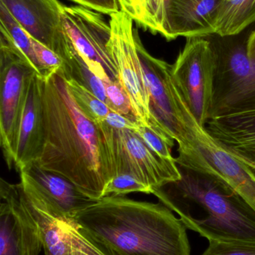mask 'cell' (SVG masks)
I'll use <instances>...</instances> for the list:
<instances>
[{
	"label": "cell",
	"mask_w": 255,
	"mask_h": 255,
	"mask_svg": "<svg viewBox=\"0 0 255 255\" xmlns=\"http://www.w3.org/2000/svg\"><path fill=\"white\" fill-rule=\"evenodd\" d=\"M202 255H255V243L211 242Z\"/></svg>",
	"instance_id": "4316f807"
},
{
	"label": "cell",
	"mask_w": 255,
	"mask_h": 255,
	"mask_svg": "<svg viewBox=\"0 0 255 255\" xmlns=\"http://www.w3.org/2000/svg\"><path fill=\"white\" fill-rule=\"evenodd\" d=\"M169 0H118L120 10L153 34L166 36V9Z\"/></svg>",
	"instance_id": "ffe728a7"
},
{
	"label": "cell",
	"mask_w": 255,
	"mask_h": 255,
	"mask_svg": "<svg viewBox=\"0 0 255 255\" xmlns=\"http://www.w3.org/2000/svg\"><path fill=\"white\" fill-rule=\"evenodd\" d=\"M187 145L178 148V166L218 177L236 190L255 211V178L196 121Z\"/></svg>",
	"instance_id": "9c48e42d"
},
{
	"label": "cell",
	"mask_w": 255,
	"mask_h": 255,
	"mask_svg": "<svg viewBox=\"0 0 255 255\" xmlns=\"http://www.w3.org/2000/svg\"><path fill=\"white\" fill-rule=\"evenodd\" d=\"M178 167L181 179L154 195L187 229L210 243H255V211L236 190L211 174Z\"/></svg>",
	"instance_id": "3957f363"
},
{
	"label": "cell",
	"mask_w": 255,
	"mask_h": 255,
	"mask_svg": "<svg viewBox=\"0 0 255 255\" xmlns=\"http://www.w3.org/2000/svg\"><path fill=\"white\" fill-rule=\"evenodd\" d=\"M41 79L44 142L37 163L100 200L113 178L101 130L78 109L59 70Z\"/></svg>",
	"instance_id": "6da1fadb"
},
{
	"label": "cell",
	"mask_w": 255,
	"mask_h": 255,
	"mask_svg": "<svg viewBox=\"0 0 255 255\" xmlns=\"http://www.w3.org/2000/svg\"><path fill=\"white\" fill-rule=\"evenodd\" d=\"M248 36L208 37L217 58L211 119L255 112V61L247 55Z\"/></svg>",
	"instance_id": "277c9868"
},
{
	"label": "cell",
	"mask_w": 255,
	"mask_h": 255,
	"mask_svg": "<svg viewBox=\"0 0 255 255\" xmlns=\"http://www.w3.org/2000/svg\"><path fill=\"white\" fill-rule=\"evenodd\" d=\"M37 74L7 37L0 35V142L9 168L14 165L19 124L30 79Z\"/></svg>",
	"instance_id": "52a82bcc"
},
{
	"label": "cell",
	"mask_w": 255,
	"mask_h": 255,
	"mask_svg": "<svg viewBox=\"0 0 255 255\" xmlns=\"http://www.w3.org/2000/svg\"><path fill=\"white\" fill-rule=\"evenodd\" d=\"M103 122H104L106 125L115 128L130 129V130H136L139 124V123L133 122L125 117L112 111L109 112V115Z\"/></svg>",
	"instance_id": "f1b7e54d"
},
{
	"label": "cell",
	"mask_w": 255,
	"mask_h": 255,
	"mask_svg": "<svg viewBox=\"0 0 255 255\" xmlns=\"http://www.w3.org/2000/svg\"><path fill=\"white\" fill-rule=\"evenodd\" d=\"M153 194L154 190L130 174H121L112 178L106 185L104 196H122L131 193ZM103 196V197H104Z\"/></svg>",
	"instance_id": "484cf974"
},
{
	"label": "cell",
	"mask_w": 255,
	"mask_h": 255,
	"mask_svg": "<svg viewBox=\"0 0 255 255\" xmlns=\"http://www.w3.org/2000/svg\"><path fill=\"white\" fill-rule=\"evenodd\" d=\"M255 22V0H223L217 22L215 34L238 35Z\"/></svg>",
	"instance_id": "44dd1931"
},
{
	"label": "cell",
	"mask_w": 255,
	"mask_h": 255,
	"mask_svg": "<svg viewBox=\"0 0 255 255\" xmlns=\"http://www.w3.org/2000/svg\"><path fill=\"white\" fill-rule=\"evenodd\" d=\"M97 125L107 147L113 178L130 174L151 187L154 193L181 179L176 158L169 160L157 154L135 130L115 128L104 122Z\"/></svg>",
	"instance_id": "8992f818"
},
{
	"label": "cell",
	"mask_w": 255,
	"mask_h": 255,
	"mask_svg": "<svg viewBox=\"0 0 255 255\" xmlns=\"http://www.w3.org/2000/svg\"><path fill=\"white\" fill-rule=\"evenodd\" d=\"M106 90V106L112 112L125 117L133 122H138L131 102L119 81L109 80L103 82Z\"/></svg>",
	"instance_id": "cb8c5ba5"
},
{
	"label": "cell",
	"mask_w": 255,
	"mask_h": 255,
	"mask_svg": "<svg viewBox=\"0 0 255 255\" xmlns=\"http://www.w3.org/2000/svg\"><path fill=\"white\" fill-rule=\"evenodd\" d=\"M0 255H39L43 248L20 183H0Z\"/></svg>",
	"instance_id": "4fadbf2b"
},
{
	"label": "cell",
	"mask_w": 255,
	"mask_h": 255,
	"mask_svg": "<svg viewBox=\"0 0 255 255\" xmlns=\"http://www.w3.org/2000/svg\"><path fill=\"white\" fill-rule=\"evenodd\" d=\"M70 95L78 109L90 121L98 124L105 121L111 112L103 101L73 79H65Z\"/></svg>",
	"instance_id": "603a6c76"
},
{
	"label": "cell",
	"mask_w": 255,
	"mask_h": 255,
	"mask_svg": "<svg viewBox=\"0 0 255 255\" xmlns=\"http://www.w3.org/2000/svg\"><path fill=\"white\" fill-rule=\"evenodd\" d=\"M109 16V49L116 67L118 80L130 98L138 122L151 127L149 91L138 55L133 20L121 10Z\"/></svg>",
	"instance_id": "30bf717a"
},
{
	"label": "cell",
	"mask_w": 255,
	"mask_h": 255,
	"mask_svg": "<svg viewBox=\"0 0 255 255\" xmlns=\"http://www.w3.org/2000/svg\"><path fill=\"white\" fill-rule=\"evenodd\" d=\"M247 52L249 58L255 61V30L250 34L247 39Z\"/></svg>",
	"instance_id": "f546056e"
},
{
	"label": "cell",
	"mask_w": 255,
	"mask_h": 255,
	"mask_svg": "<svg viewBox=\"0 0 255 255\" xmlns=\"http://www.w3.org/2000/svg\"><path fill=\"white\" fill-rule=\"evenodd\" d=\"M223 0H169L166 9L167 40L180 37H206L215 34Z\"/></svg>",
	"instance_id": "9a60e30c"
},
{
	"label": "cell",
	"mask_w": 255,
	"mask_h": 255,
	"mask_svg": "<svg viewBox=\"0 0 255 255\" xmlns=\"http://www.w3.org/2000/svg\"><path fill=\"white\" fill-rule=\"evenodd\" d=\"M19 174L28 200L58 220L75 221L80 211L97 202L87 197L65 177L43 169L37 162L21 169Z\"/></svg>",
	"instance_id": "7c38bea8"
},
{
	"label": "cell",
	"mask_w": 255,
	"mask_h": 255,
	"mask_svg": "<svg viewBox=\"0 0 255 255\" xmlns=\"http://www.w3.org/2000/svg\"><path fill=\"white\" fill-rule=\"evenodd\" d=\"M172 75L197 122L206 127L214 104L217 58L208 37L187 38Z\"/></svg>",
	"instance_id": "ba28073f"
},
{
	"label": "cell",
	"mask_w": 255,
	"mask_h": 255,
	"mask_svg": "<svg viewBox=\"0 0 255 255\" xmlns=\"http://www.w3.org/2000/svg\"><path fill=\"white\" fill-rule=\"evenodd\" d=\"M44 142V116L42 79L37 74L30 79L26 100L19 124L14 165L20 171L38 161Z\"/></svg>",
	"instance_id": "2e32d148"
},
{
	"label": "cell",
	"mask_w": 255,
	"mask_h": 255,
	"mask_svg": "<svg viewBox=\"0 0 255 255\" xmlns=\"http://www.w3.org/2000/svg\"><path fill=\"white\" fill-rule=\"evenodd\" d=\"M62 22L67 35L91 71L103 82L119 81L109 49L110 24L102 13L82 5H64Z\"/></svg>",
	"instance_id": "8fae6325"
},
{
	"label": "cell",
	"mask_w": 255,
	"mask_h": 255,
	"mask_svg": "<svg viewBox=\"0 0 255 255\" xmlns=\"http://www.w3.org/2000/svg\"><path fill=\"white\" fill-rule=\"evenodd\" d=\"M135 131L141 136L144 142L157 154L163 158L174 160L172 148L175 141L170 136L158 129L152 127H147L139 123Z\"/></svg>",
	"instance_id": "d4e9b609"
},
{
	"label": "cell",
	"mask_w": 255,
	"mask_h": 255,
	"mask_svg": "<svg viewBox=\"0 0 255 255\" xmlns=\"http://www.w3.org/2000/svg\"><path fill=\"white\" fill-rule=\"evenodd\" d=\"M0 31L16 46L27 62L41 78V73L34 55L36 39L30 35L10 14L7 9L0 3Z\"/></svg>",
	"instance_id": "7402d4cb"
},
{
	"label": "cell",
	"mask_w": 255,
	"mask_h": 255,
	"mask_svg": "<svg viewBox=\"0 0 255 255\" xmlns=\"http://www.w3.org/2000/svg\"><path fill=\"white\" fill-rule=\"evenodd\" d=\"M58 55L63 60V65L59 70L64 79L76 81L106 105V90L103 81L91 71L67 34L64 47Z\"/></svg>",
	"instance_id": "d6986e66"
},
{
	"label": "cell",
	"mask_w": 255,
	"mask_h": 255,
	"mask_svg": "<svg viewBox=\"0 0 255 255\" xmlns=\"http://www.w3.org/2000/svg\"><path fill=\"white\" fill-rule=\"evenodd\" d=\"M78 5L84 6L102 14L110 15L119 11L118 0H70Z\"/></svg>",
	"instance_id": "83f0119b"
},
{
	"label": "cell",
	"mask_w": 255,
	"mask_h": 255,
	"mask_svg": "<svg viewBox=\"0 0 255 255\" xmlns=\"http://www.w3.org/2000/svg\"><path fill=\"white\" fill-rule=\"evenodd\" d=\"M134 36L149 91L151 127L176 141L178 148L185 146L197 121L174 79L172 66L146 50L136 28Z\"/></svg>",
	"instance_id": "5b68a950"
},
{
	"label": "cell",
	"mask_w": 255,
	"mask_h": 255,
	"mask_svg": "<svg viewBox=\"0 0 255 255\" xmlns=\"http://www.w3.org/2000/svg\"><path fill=\"white\" fill-rule=\"evenodd\" d=\"M24 196L38 227L45 255H106L81 234L76 222L58 220Z\"/></svg>",
	"instance_id": "e0dca14e"
},
{
	"label": "cell",
	"mask_w": 255,
	"mask_h": 255,
	"mask_svg": "<svg viewBox=\"0 0 255 255\" xmlns=\"http://www.w3.org/2000/svg\"><path fill=\"white\" fill-rule=\"evenodd\" d=\"M74 220L106 255H190L187 228L162 202L104 196Z\"/></svg>",
	"instance_id": "7a4b0ae2"
},
{
	"label": "cell",
	"mask_w": 255,
	"mask_h": 255,
	"mask_svg": "<svg viewBox=\"0 0 255 255\" xmlns=\"http://www.w3.org/2000/svg\"><path fill=\"white\" fill-rule=\"evenodd\" d=\"M241 161V160H240ZM242 162L243 164L247 167V169H248L249 172L253 175V177L255 178V166H252V165L249 164V163H245V162Z\"/></svg>",
	"instance_id": "4dcf8cb0"
},
{
	"label": "cell",
	"mask_w": 255,
	"mask_h": 255,
	"mask_svg": "<svg viewBox=\"0 0 255 255\" xmlns=\"http://www.w3.org/2000/svg\"><path fill=\"white\" fill-rule=\"evenodd\" d=\"M19 25L36 40L58 54L67 37L58 0H0Z\"/></svg>",
	"instance_id": "5bb4252c"
},
{
	"label": "cell",
	"mask_w": 255,
	"mask_h": 255,
	"mask_svg": "<svg viewBox=\"0 0 255 255\" xmlns=\"http://www.w3.org/2000/svg\"><path fill=\"white\" fill-rule=\"evenodd\" d=\"M205 128L235 158L255 166V112L210 120Z\"/></svg>",
	"instance_id": "ac0fdd59"
}]
</instances>
